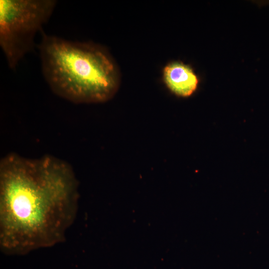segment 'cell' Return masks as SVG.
I'll return each mask as SVG.
<instances>
[{"mask_svg":"<svg viewBox=\"0 0 269 269\" xmlns=\"http://www.w3.org/2000/svg\"><path fill=\"white\" fill-rule=\"evenodd\" d=\"M163 80L167 87L177 96L187 97L196 90L198 79L193 69L181 62H172L163 69Z\"/></svg>","mask_w":269,"mask_h":269,"instance_id":"4","label":"cell"},{"mask_svg":"<svg viewBox=\"0 0 269 269\" xmlns=\"http://www.w3.org/2000/svg\"><path fill=\"white\" fill-rule=\"evenodd\" d=\"M38 48L43 75L58 96L77 104L98 103L117 91L118 70L102 46L43 33Z\"/></svg>","mask_w":269,"mask_h":269,"instance_id":"2","label":"cell"},{"mask_svg":"<svg viewBox=\"0 0 269 269\" xmlns=\"http://www.w3.org/2000/svg\"><path fill=\"white\" fill-rule=\"evenodd\" d=\"M56 4L53 0H0V45L11 68L33 49L34 36Z\"/></svg>","mask_w":269,"mask_h":269,"instance_id":"3","label":"cell"},{"mask_svg":"<svg viewBox=\"0 0 269 269\" xmlns=\"http://www.w3.org/2000/svg\"><path fill=\"white\" fill-rule=\"evenodd\" d=\"M78 181L67 162L15 153L0 161V248L24 255L63 242L76 216Z\"/></svg>","mask_w":269,"mask_h":269,"instance_id":"1","label":"cell"}]
</instances>
